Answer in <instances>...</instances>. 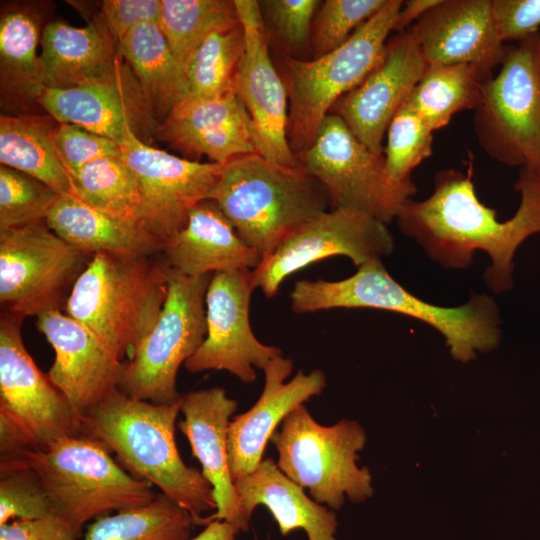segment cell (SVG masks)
<instances>
[{
    "label": "cell",
    "instance_id": "f6af8a7d",
    "mask_svg": "<svg viewBox=\"0 0 540 540\" xmlns=\"http://www.w3.org/2000/svg\"><path fill=\"white\" fill-rule=\"evenodd\" d=\"M81 532L55 515L0 525V540H77Z\"/></svg>",
    "mask_w": 540,
    "mask_h": 540
},
{
    "label": "cell",
    "instance_id": "d6a6232c",
    "mask_svg": "<svg viewBox=\"0 0 540 540\" xmlns=\"http://www.w3.org/2000/svg\"><path fill=\"white\" fill-rule=\"evenodd\" d=\"M196 522L163 493L150 503L97 517L83 540H189Z\"/></svg>",
    "mask_w": 540,
    "mask_h": 540
},
{
    "label": "cell",
    "instance_id": "74e56055",
    "mask_svg": "<svg viewBox=\"0 0 540 540\" xmlns=\"http://www.w3.org/2000/svg\"><path fill=\"white\" fill-rule=\"evenodd\" d=\"M383 155L390 177L398 182L410 181V174L432 155L433 130L405 104L387 129Z\"/></svg>",
    "mask_w": 540,
    "mask_h": 540
},
{
    "label": "cell",
    "instance_id": "44dd1931",
    "mask_svg": "<svg viewBox=\"0 0 540 540\" xmlns=\"http://www.w3.org/2000/svg\"><path fill=\"white\" fill-rule=\"evenodd\" d=\"M406 32L417 44L426 67L470 64L493 75L505 56L492 0H441Z\"/></svg>",
    "mask_w": 540,
    "mask_h": 540
},
{
    "label": "cell",
    "instance_id": "30bf717a",
    "mask_svg": "<svg viewBox=\"0 0 540 540\" xmlns=\"http://www.w3.org/2000/svg\"><path fill=\"white\" fill-rule=\"evenodd\" d=\"M473 128L482 150L510 167L540 173V39L506 45L498 73L483 84Z\"/></svg>",
    "mask_w": 540,
    "mask_h": 540
},
{
    "label": "cell",
    "instance_id": "277c9868",
    "mask_svg": "<svg viewBox=\"0 0 540 540\" xmlns=\"http://www.w3.org/2000/svg\"><path fill=\"white\" fill-rule=\"evenodd\" d=\"M207 199L262 259L330 206L324 187L303 166H280L260 154L225 163Z\"/></svg>",
    "mask_w": 540,
    "mask_h": 540
},
{
    "label": "cell",
    "instance_id": "ee69618b",
    "mask_svg": "<svg viewBox=\"0 0 540 540\" xmlns=\"http://www.w3.org/2000/svg\"><path fill=\"white\" fill-rule=\"evenodd\" d=\"M160 6L161 0H104L97 15L118 44L136 25L158 23Z\"/></svg>",
    "mask_w": 540,
    "mask_h": 540
},
{
    "label": "cell",
    "instance_id": "ba28073f",
    "mask_svg": "<svg viewBox=\"0 0 540 540\" xmlns=\"http://www.w3.org/2000/svg\"><path fill=\"white\" fill-rule=\"evenodd\" d=\"M402 4V0H387L343 45L328 54L312 60L292 56L282 60L289 104L287 139L296 157L313 143L334 104L380 61Z\"/></svg>",
    "mask_w": 540,
    "mask_h": 540
},
{
    "label": "cell",
    "instance_id": "83f0119b",
    "mask_svg": "<svg viewBox=\"0 0 540 540\" xmlns=\"http://www.w3.org/2000/svg\"><path fill=\"white\" fill-rule=\"evenodd\" d=\"M46 223L66 243L91 256L108 253L144 257L161 253V242L140 222L92 207L72 193L59 196Z\"/></svg>",
    "mask_w": 540,
    "mask_h": 540
},
{
    "label": "cell",
    "instance_id": "ffe728a7",
    "mask_svg": "<svg viewBox=\"0 0 540 540\" xmlns=\"http://www.w3.org/2000/svg\"><path fill=\"white\" fill-rule=\"evenodd\" d=\"M36 317L37 329L55 351L47 374L83 420L118 388L124 362L87 327L58 308Z\"/></svg>",
    "mask_w": 540,
    "mask_h": 540
},
{
    "label": "cell",
    "instance_id": "6da1fadb",
    "mask_svg": "<svg viewBox=\"0 0 540 540\" xmlns=\"http://www.w3.org/2000/svg\"><path fill=\"white\" fill-rule=\"evenodd\" d=\"M473 157L467 170L444 169L434 176L433 193L422 201L408 199L396 221L429 258L444 268L467 269L481 250L491 264L484 279L497 294L513 287L514 255L519 246L540 232V173L521 168L514 189L521 200L514 216L497 219V212L478 199L473 183Z\"/></svg>",
    "mask_w": 540,
    "mask_h": 540
},
{
    "label": "cell",
    "instance_id": "4dcf8cb0",
    "mask_svg": "<svg viewBox=\"0 0 540 540\" xmlns=\"http://www.w3.org/2000/svg\"><path fill=\"white\" fill-rule=\"evenodd\" d=\"M58 122L50 115H1V165L28 174L60 195L73 194L72 180L56 148Z\"/></svg>",
    "mask_w": 540,
    "mask_h": 540
},
{
    "label": "cell",
    "instance_id": "ab89813d",
    "mask_svg": "<svg viewBox=\"0 0 540 540\" xmlns=\"http://www.w3.org/2000/svg\"><path fill=\"white\" fill-rule=\"evenodd\" d=\"M51 515L54 514L48 494L27 462L0 466V525Z\"/></svg>",
    "mask_w": 540,
    "mask_h": 540
},
{
    "label": "cell",
    "instance_id": "8d00e7d4",
    "mask_svg": "<svg viewBox=\"0 0 540 540\" xmlns=\"http://www.w3.org/2000/svg\"><path fill=\"white\" fill-rule=\"evenodd\" d=\"M59 196L42 181L0 165V231L46 220Z\"/></svg>",
    "mask_w": 540,
    "mask_h": 540
},
{
    "label": "cell",
    "instance_id": "603a6c76",
    "mask_svg": "<svg viewBox=\"0 0 540 540\" xmlns=\"http://www.w3.org/2000/svg\"><path fill=\"white\" fill-rule=\"evenodd\" d=\"M237 407V401L229 398L224 388L191 391L181 396L180 412L184 419L177 426L213 488L217 509L207 516V522L225 520L239 531H247L250 521L240 507L228 458V429Z\"/></svg>",
    "mask_w": 540,
    "mask_h": 540
},
{
    "label": "cell",
    "instance_id": "4316f807",
    "mask_svg": "<svg viewBox=\"0 0 540 540\" xmlns=\"http://www.w3.org/2000/svg\"><path fill=\"white\" fill-rule=\"evenodd\" d=\"M234 483L240 507L249 521L255 508L263 505L269 509L283 536L302 529L308 540H337L335 512L308 497L272 458L263 459L253 472Z\"/></svg>",
    "mask_w": 540,
    "mask_h": 540
},
{
    "label": "cell",
    "instance_id": "4fadbf2b",
    "mask_svg": "<svg viewBox=\"0 0 540 540\" xmlns=\"http://www.w3.org/2000/svg\"><path fill=\"white\" fill-rule=\"evenodd\" d=\"M88 254L60 238L46 220L0 231V301L8 312L38 316L56 309Z\"/></svg>",
    "mask_w": 540,
    "mask_h": 540
},
{
    "label": "cell",
    "instance_id": "7a4b0ae2",
    "mask_svg": "<svg viewBox=\"0 0 540 540\" xmlns=\"http://www.w3.org/2000/svg\"><path fill=\"white\" fill-rule=\"evenodd\" d=\"M180 401L171 405L138 400L118 388L82 420L81 433L103 443L134 477L158 487L205 526L216 511L213 488L202 472L182 460L175 442Z\"/></svg>",
    "mask_w": 540,
    "mask_h": 540
},
{
    "label": "cell",
    "instance_id": "c3c4849f",
    "mask_svg": "<svg viewBox=\"0 0 540 540\" xmlns=\"http://www.w3.org/2000/svg\"><path fill=\"white\" fill-rule=\"evenodd\" d=\"M538 36H539V39H540V30L538 31Z\"/></svg>",
    "mask_w": 540,
    "mask_h": 540
},
{
    "label": "cell",
    "instance_id": "7dc6e473",
    "mask_svg": "<svg viewBox=\"0 0 540 540\" xmlns=\"http://www.w3.org/2000/svg\"><path fill=\"white\" fill-rule=\"evenodd\" d=\"M239 530L225 520H211L204 529L189 540H236Z\"/></svg>",
    "mask_w": 540,
    "mask_h": 540
},
{
    "label": "cell",
    "instance_id": "e575fe53",
    "mask_svg": "<svg viewBox=\"0 0 540 540\" xmlns=\"http://www.w3.org/2000/svg\"><path fill=\"white\" fill-rule=\"evenodd\" d=\"M244 48V30L240 21L212 32L190 60L186 73L187 91L182 101L237 92V73Z\"/></svg>",
    "mask_w": 540,
    "mask_h": 540
},
{
    "label": "cell",
    "instance_id": "3957f363",
    "mask_svg": "<svg viewBox=\"0 0 540 540\" xmlns=\"http://www.w3.org/2000/svg\"><path fill=\"white\" fill-rule=\"evenodd\" d=\"M290 300L296 313L370 308L407 315L439 331L452 357L464 363L475 359L477 352L494 350L502 337L500 313L492 297L472 293L461 306H437L403 288L381 260L360 265L355 274L340 281L299 280L294 284Z\"/></svg>",
    "mask_w": 540,
    "mask_h": 540
},
{
    "label": "cell",
    "instance_id": "7402d4cb",
    "mask_svg": "<svg viewBox=\"0 0 540 540\" xmlns=\"http://www.w3.org/2000/svg\"><path fill=\"white\" fill-rule=\"evenodd\" d=\"M293 362L282 355L263 369L265 384L257 402L245 413L233 417L228 429V458L233 481L253 472L263 460L268 441L289 413L321 394L325 374L315 369L299 370L289 382Z\"/></svg>",
    "mask_w": 540,
    "mask_h": 540
},
{
    "label": "cell",
    "instance_id": "bcb514c9",
    "mask_svg": "<svg viewBox=\"0 0 540 540\" xmlns=\"http://www.w3.org/2000/svg\"><path fill=\"white\" fill-rule=\"evenodd\" d=\"M441 0H407L403 1L398 13L394 31L405 32L418 21L428 10L436 6Z\"/></svg>",
    "mask_w": 540,
    "mask_h": 540
},
{
    "label": "cell",
    "instance_id": "484cf974",
    "mask_svg": "<svg viewBox=\"0 0 540 540\" xmlns=\"http://www.w3.org/2000/svg\"><path fill=\"white\" fill-rule=\"evenodd\" d=\"M39 55L44 88L78 87L110 73L121 58L118 44L95 14L86 26L54 20L42 30Z\"/></svg>",
    "mask_w": 540,
    "mask_h": 540
},
{
    "label": "cell",
    "instance_id": "f1b7e54d",
    "mask_svg": "<svg viewBox=\"0 0 540 540\" xmlns=\"http://www.w3.org/2000/svg\"><path fill=\"white\" fill-rule=\"evenodd\" d=\"M118 52L137 78L158 126L186 96L185 71L158 23L133 27L118 43Z\"/></svg>",
    "mask_w": 540,
    "mask_h": 540
},
{
    "label": "cell",
    "instance_id": "9a60e30c",
    "mask_svg": "<svg viewBox=\"0 0 540 540\" xmlns=\"http://www.w3.org/2000/svg\"><path fill=\"white\" fill-rule=\"evenodd\" d=\"M121 152L138 184L140 222L161 244L185 227L190 211L207 199L224 165L177 157L135 134L124 141Z\"/></svg>",
    "mask_w": 540,
    "mask_h": 540
},
{
    "label": "cell",
    "instance_id": "2e32d148",
    "mask_svg": "<svg viewBox=\"0 0 540 540\" xmlns=\"http://www.w3.org/2000/svg\"><path fill=\"white\" fill-rule=\"evenodd\" d=\"M252 270L212 274L206 292V337L184 364L191 373L225 370L249 384L256 380L255 367L264 369L282 351L261 343L249 321V305L255 289Z\"/></svg>",
    "mask_w": 540,
    "mask_h": 540
},
{
    "label": "cell",
    "instance_id": "b9f144b4",
    "mask_svg": "<svg viewBox=\"0 0 540 540\" xmlns=\"http://www.w3.org/2000/svg\"><path fill=\"white\" fill-rule=\"evenodd\" d=\"M54 140L70 176L96 159L122 155L119 144L76 124L58 123Z\"/></svg>",
    "mask_w": 540,
    "mask_h": 540
},
{
    "label": "cell",
    "instance_id": "7bdbcfd3",
    "mask_svg": "<svg viewBox=\"0 0 540 540\" xmlns=\"http://www.w3.org/2000/svg\"><path fill=\"white\" fill-rule=\"evenodd\" d=\"M499 39L521 42L540 30V0H492Z\"/></svg>",
    "mask_w": 540,
    "mask_h": 540
},
{
    "label": "cell",
    "instance_id": "d590c367",
    "mask_svg": "<svg viewBox=\"0 0 540 540\" xmlns=\"http://www.w3.org/2000/svg\"><path fill=\"white\" fill-rule=\"evenodd\" d=\"M71 180L73 194L85 203L140 222L141 197L138 184L122 156L96 159L71 175Z\"/></svg>",
    "mask_w": 540,
    "mask_h": 540
},
{
    "label": "cell",
    "instance_id": "e0dca14e",
    "mask_svg": "<svg viewBox=\"0 0 540 540\" xmlns=\"http://www.w3.org/2000/svg\"><path fill=\"white\" fill-rule=\"evenodd\" d=\"M245 48L237 73V94L247 109L258 153L284 167H302L287 139L288 94L269 54L260 2L234 0Z\"/></svg>",
    "mask_w": 540,
    "mask_h": 540
},
{
    "label": "cell",
    "instance_id": "836d02e7",
    "mask_svg": "<svg viewBox=\"0 0 540 540\" xmlns=\"http://www.w3.org/2000/svg\"><path fill=\"white\" fill-rule=\"evenodd\" d=\"M239 21L234 1L161 0L158 25L187 73L200 44L214 31Z\"/></svg>",
    "mask_w": 540,
    "mask_h": 540
},
{
    "label": "cell",
    "instance_id": "5bb4252c",
    "mask_svg": "<svg viewBox=\"0 0 540 540\" xmlns=\"http://www.w3.org/2000/svg\"><path fill=\"white\" fill-rule=\"evenodd\" d=\"M393 236L381 221L358 211L331 209L287 237L252 270L253 282L268 298L291 274L331 256H346L360 265L393 251Z\"/></svg>",
    "mask_w": 540,
    "mask_h": 540
},
{
    "label": "cell",
    "instance_id": "1f68e13d",
    "mask_svg": "<svg viewBox=\"0 0 540 540\" xmlns=\"http://www.w3.org/2000/svg\"><path fill=\"white\" fill-rule=\"evenodd\" d=\"M492 76L470 64L426 67L405 105L434 131L448 125L456 113L475 110L483 84Z\"/></svg>",
    "mask_w": 540,
    "mask_h": 540
},
{
    "label": "cell",
    "instance_id": "8992f818",
    "mask_svg": "<svg viewBox=\"0 0 540 540\" xmlns=\"http://www.w3.org/2000/svg\"><path fill=\"white\" fill-rule=\"evenodd\" d=\"M22 319L7 312L0 321V466L81 434L82 419L26 350Z\"/></svg>",
    "mask_w": 540,
    "mask_h": 540
},
{
    "label": "cell",
    "instance_id": "f546056e",
    "mask_svg": "<svg viewBox=\"0 0 540 540\" xmlns=\"http://www.w3.org/2000/svg\"><path fill=\"white\" fill-rule=\"evenodd\" d=\"M41 18L27 5L2 10L0 18V84L2 102L20 107L37 104L44 85L37 48Z\"/></svg>",
    "mask_w": 540,
    "mask_h": 540
},
{
    "label": "cell",
    "instance_id": "ac0fdd59",
    "mask_svg": "<svg viewBox=\"0 0 540 540\" xmlns=\"http://www.w3.org/2000/svg\"><path fill=\"white\" fill-rule=\"evenodd\" d=\"M37 104L58 123L79 125L120 146L131 134L146 143L157 128L141 86L122 57L110 73L84 85L44 88Z\"/></svg>",
    "mask_w": 540,
    "mask_h": 540
},
{
    "label": "cell",
    "instance_id": "f35d334b",
    "mask_svg": "<svg viewBox=\"0 0 540 540\" xmlns=\"http://www.w3.org/2000/svg\"><path fill=\"white\" fill-rule=\"evenodd\" d=\"M387 0H326L316 11L310 50L318 58L343 45Z\"/></svg>",
    "mask_w": 540,
    "mask_h": 540
},
{
    "label": "cell",
    "instance_id": "cb8c5ba5",
    "mask_svg": "<svg viewBox=\"0 0 540 540\" xmlns=\"http://www.w3.org/2000/svg\"><path fill=\"white\" fill-rule=\"evenodd\" d=\"M154 138L217 164L259 154L250 115L236 91L181 101L157 126Z\"/></svg>",
    "mask_w": 540,
    "mask_h": 540
},
{
    "label": "cell",
    "instance_id": "52a82bcc",
    "mask_svg": "<svg viewBox=\"0 0 540 540\" xmlns=\"http://www.w3.org/2000/svg\"><path fill=\"white\" fill-rule=\"evenodd\" d=\"M55 516L79 532L83 525L111 511L146 505L156 493L118 464L100 441L84 434L62 439L29 454Z\"/></svg>",
    "mask_w": 540,
    "mask_h": 540
},
{
    "label": "cell",
    "instance_id": "d4e9b609",
    "mask_svg": "<svg viewBox=\"0 0 540 540\" xmlns=\"http://www.w3.org/2000/svg\"><path fill=\"white\" fill-rule=\"evenodd\" d=\"M161 253L169 268L190 277L254 270L262 260L211 199L192 208L185 227L162 242Z\"/></svg>",
    "mask_w": 540,
    "mask_h": 540
},
{
    "label": "cell",
    "instance_id": "5b68a950",
    "mask_svg": "<svg viewBox=\"0 0 540 540\" xmlns=\"http://www.w3.org/2000/svg\"><path fill=\"white\" fill-rule=\"evenodd\" d=\"M169 266L151 256H91L73 282L66 314L87 327L119 359L132 356L164 305Z\"/></svg>",
    "mask_w": 540,
    "mask_h": 540
},
{
    "label": "cell",
    "instance_id": "d6986e66",
    "mask_svg": "<svg viewBox=\"0 0 540 540\" xmlns=\"http://www.w3.org/2000/svg\"><path fill=\"white\" fill-rule=\"evenodd\" d=\"M426 64L408 32L386 42L382 57L364 80L343 95L330 113L338 115L373 153L383 154L387 129L425 72Z\"/></svg>",
    "mask_w": 540,
    "mask_h": 540
},
{
    "label": "cell",
    "instance_id": "7c38bea8",
    "mask_svg": "<svg viewBox=\"0 0 540 540\" xmlns=\"http://www.w3.org/2000/svg\"><path fill=\"white\" fill-rule=\"evenodd\" d=\"M297 158L324 187L332 209L358 211L384 224L417 192L412 180H393L384 155L373 153L334 113L325 116L313 143Z\"/></svg>",
    "mask_w": 540,
    "mask_h": 540
},
{
    "label": "cell",
    "instance_id": "9c48e42d",
    "mask_svg": "<svg viewBox=\"0 0 540 540\" xmlns=\"http://www.w3.org/2000/svg\"><path fill=\"white\" fill-rule=\"evenodd\" d=\"M270 441L278 453V468L316 502L338 510L345 496L353 503L372 496L371 474L356 463L366 442L359 423L344 419L323 426L302 404L287 415Z\"/></svg>",
    "mask_w": 540,
    "mask_h": 540
},
{
    "label": "cell",
    "instance_id": "8fae6325",
    "mask_svg": "<svg viewBox=\"0 0 540 540\" xmlns=\"http://www.w3.org/2000/svg\"><path fill=\"white\" fill-rule=\"evenodd\" d=\"M212 275L190 277L168 269L161 313L124 362L118 389L138 400L171 405L180 401L176 377L207 333L206 292Z\"/></svg>",
    "mask_w": 540,
    "mask_h": 540
},
{
    "label": "cell",
    "instance_id": "60d3db41",
    "mask_svg": "<svg viewBox=\"0 0 540 540\" xmlns=\"http://www.w3.org/2000/svg\"><path fill=\"white\" fill-rule=\"evenodd\" d=\"M320 3L318 0H265L260 2V7L284 45L304 50L310 49L312 22Z\"/></svg>",
    "mask_w": 540,
    "mask_h": 540
}]
</instances>
